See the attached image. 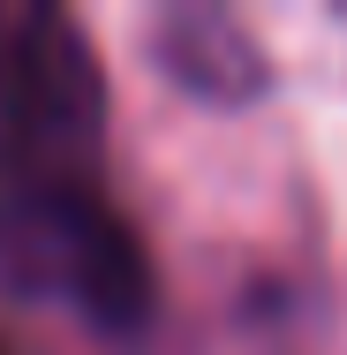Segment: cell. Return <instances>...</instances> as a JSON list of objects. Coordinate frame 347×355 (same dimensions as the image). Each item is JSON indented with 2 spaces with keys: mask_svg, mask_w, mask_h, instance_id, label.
Listing matches in <instances>:
<instances>
[{
  "mask_svg": "<svg viewBox=\"0 0 347 355\" xmlns=\"http://www.w3.org/2000/svg\"><path fill=\"white\" fill-rule=\"evenodd\" d=\"M0 280L30 302H69L75 318L129 333L151 318V257L98 182L0 189Z\"/></svg>",
  "mask_w": 347,
  "mask_h": 355,
  "instance_id": "cell-1",
  "label": "cell"
},
{
  "mask_svg": "<svg viewBox=\"0 0 347 355\" xmlns=\"http://www.w3.org/2000/svg\"><path fill=\"white\" fill-rule=\"evenodd\" d=\"M106 129V76L91 38L61 8L0 15V189L23 182H91Z\"/></svg>",
  "mask_w": 347,
  "mask_h": 355,
  "instance_id": "cell-2",
  "label": "cell"
},
{
  "mask_svg": "<svg viewBox=\"0 0 347 355\" xmlns=\"http://www.w3.org/2000/svg\"><path fill=\"white\" fill-rule=\"evenodd\" d=\"M143 46L189 98L242 106V98L265 91V53L242 31V15H226V8H159L143 23Z\"/></svg>",
  "mask_w": 347,
  "mask_h": 355,
  "instance_id": "cell-3",
  "label": "cell"
}]
</instances>
